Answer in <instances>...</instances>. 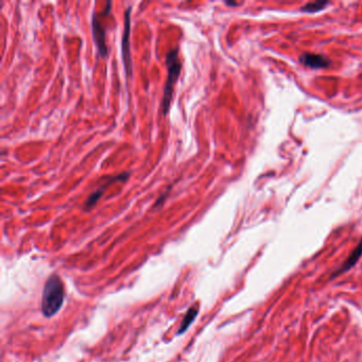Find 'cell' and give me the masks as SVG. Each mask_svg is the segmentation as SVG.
<instances>
[{
	"mask_svg": "<svg viewBox=\"0 0 362 362\" xmlns=\"http://www.w3.org/2000/svg\"><path fill=\"white\" fill-rule=\"evenodd\" d=\"M166 65H167V80H166L165 83L164 95L162 99V112L164 115L168 114L174 86L179 80L182 70V62L180 60L178 48L173 49V50L169 51L167 55H166Z\"/></svg>",
	"mask_w": 362,
	"mask_h": 362,
	"instance_id": "7a4b0ae2",
	"label": "cell"
},
{
	"mask_svg": "<svg viewBox=\"0 0 362 362\" xmlns=\"http://www.w3.org/2000/svg\"><path fill=\"white\" fill-rule=\"evenodd\" d=\"M65 298L62 279L57 275L49 277L44 286L42 297V312L47 318L53 317L61 309Z\"/></svg>",
	"mask_w": 362,
	"mask_h": 362,
	"instance_id": "6da1fadb",
	"label": "cell"
},
{
	"mask_svg": "<svg viewBox=\"0 0 362 362\" xmlns=\"http://www.w3.org/2000/svg\"><path fill=\"white\" fill-rule=\"evenodd\" d=\"M300 60L303 64L311 68H327L330 66L329 58L322 54L306 52L302 54Z\"/></svg>",
	"mask_w": 362,
	"mask_h": 362,
	"instance_id": "8992f818",
	"label": "cell"
},
{
	"mask_svg": "<svg viewBox=\"0 0 362 362\" xmlns=\"http://www.w3.org/2000/svg\"><path fill=\"white\" fill-rule=\"evenodd\" d=\"M129 177H130V173H129V172H123V173H121V174L116 175V177L111 178V180H109L105 184H103L102 186H100V187L98 188L95 192L91 193L90 197L87 198V200H86L85 203H84V209L90 210V209H92V208L95 206L96 203H97L98 201H99L100 198L102 197V194H103L104 190L106 189L107 186L113 184L114 182H119V181L125 182L126 180L129 179Z\"/></svg>",
	"mask_w": 362,
	"mask_h": 362,
	"instance_id": "5b68a950",
	"label": "cell"
},
{
	"mask_svg": "<svg viewBox=\"0 0 362 362\" xmlns=\"http://www.w3.org/2000/svg\"><path fill=\"white\" fill-rule=\"evenodd\" d=\"M130 34H131V8L125 10L124 13V30L121 40V54L126 77H132V58L130 50Z\"/></svg>",
	"mask_w": 362,
	"mask_h": 362,
	"instance_id": "3957f363",
	"label": "cell"
},
{
	"mask_svg": "<svg viewBox=\"0 0 362 362\" xmlns=\"http://www.w3.org/2000/svg\"><path fill=\"white\" fill-rule=\"evenodd\" d=\"M328 5L327 2H316V3H309L307 5H305L304 7H302V11L306 12V13H315L320 11V10H323L326 6Z\"/></svg>",
	"mask_w": 362,
	"mask_h": 362,
	"instance_id": "9c48e42d",
	"label": "cell"
},
{
	"mask_svg": "<svg viewBox=\"0 0 362 362\" xmlns=\"http://www.w3.org/2000/svg\"><path fill=\"white\" fill-rule=\"evenodd\" d=\"M227 5H228V6H238L239 4H238V3H229V2H228Z\"/></svg>",
	"mask_w": 362,
	"mask_h": 362,
	"instance_id": "30bf717a",
	"label": "cell"
},
{
	"mask_svg": "<svg viewBox=\"0 0 362 362\" xmlns=\"http://www.w3.org/2000/svg\"><path fill=\"white\" fill-rule=\"evenodd\" d=\"M101 15H98L97 13L93 14V36L100 56L106 57L107 56V45L105 40V29L101 23Z\"/></svg>",
	"mask_w": 362,
	"mask_h": 362,
	"instance_id": "277c9868",
	"label": "cell"
},
{
	"mask_svg": "<svg viewBox=\"0 0 362 362\" xmlns=\"http://www.w3.org/2000/svg\"><path fill=\"white\" fill-rule=\"evenodd\" d=\"M361 254H362V240L360 241V243H359V246L353 251V253H351L350 254V255H349V257L347 258V260L345 261V263H344V265L343 266H342L341 267V269L337 272V273H335L336 274V275H338V274L339 273H341V272H344V271H347L348 269H350L351 267H353L354 265H355V263L358 261V259H359V257L361 256Z\"/></svg>",
	"mask_w": 362,
	"mask_h": 362,
	"instance_id": "52a82bcc",
	"label": "cell"
},
{
	"mask_svg": "<svg viewBox=\"0 0 362 362\" xmlns=\"http://www.w3.org/2000/svg\"><path fill=\"white\" fill-rule=\"evenodd\" d=\"M197 315H198V309L195 307H191L187 311V314H186V316L184 317V320L182 321V324H181V327L179 330V335L184 334V332L188 329V327L192 324V322L194 321Z\"/></svg>",
	"mask_w": 362,
	"mask_h": 362,
	"instance_id": "ba28073f",
	"label": "cell"
}]
</instances>
